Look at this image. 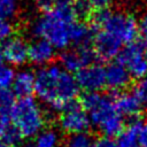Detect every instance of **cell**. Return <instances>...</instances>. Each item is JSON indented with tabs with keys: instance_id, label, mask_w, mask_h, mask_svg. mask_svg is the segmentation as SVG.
Wrapping results in <instances>:
<instances>
[{
	"instance_id": "6da1fadb",
	"label": "cell",
	"mask_w": 147,
	"mask_h": 147,
	"mask_svg": "<svg viewBox=\"0 0 147 147\" xmlns=\"http://www.w3.org/2000/svg\"><path fill=\"white\" fill-rule=\"evenodd\" d=\"M34 75V93L52 109L62 111L67 105L76 101L80 88L75 76L62 69L61 65L41 67Z\"/></svg>"
},
{
	"instance_id": "7a4b0ae2",
	"label": "cell",
	"mask_w": 147,
	"mask_h": 147,
	"mask_svg": "<svg viewBox=\"0 0 147 147\" xmlns=\"http://www.w3.org/2000/svg\"><path fill=\"white\" fill-rule=\"evenodd\" d=\"M76 21L71 7L57 6L37 18L31 26V32L38 39L51 42L55 49L67 48L70 41V26Z\"/></svg>"
},
{
	"instance_id": "3957f363",
	"label": "cell",
	"mask_w": 147,
	"mask_h": 147,
	"mask_svg": "<svg viewBox=\"0 0 147 147\" xmlns=\"http://www.w3.org/2000/svg\"><path fill=\"white\" fill-rule=\"evenodd\" d=\"M10 119L23 138H31L39 134L45 125V115L39 103L32 96L16 100L10 113Z\"/></svg>"
},
{
	"instance_id": "277c9868",
	"label": "cell",
	"mask_w": 147,
	"mask_h": 147,
	"mask_svg": "<svg viewBox=\"0 0 147 147\" xmlns=\"http://www.w3.org/2000/svg\"><path fill=\"white\" fill-rule=\"evenodd\" d=\"M80 105L87 111L91 123L98 129L121 116L115 105V98L110 94H101L99 92L85 93L82 96Z\"/></svg>"
},
{
	"instance_id": "5b68a950",
	"label": "cell",
	"mask_w": 147,
	"mask_h": 147,
	"mask_svg": "<svg viewBox=\"0 0 147 147\" xmlns=\"http://www.w3.org/2000/svg\"><path fill=\"white\" fill-rule=\"evenodd\" d=\"M100 30H105L118 39L123 45L136 41L139 33V23L132 14L125 11H110Z\"/></svg>"
},
{
	"instance_id": "8992f818",
	"label": "cell",
	"mask_w": 147,
	"mask_h": 147,
	"mask_svg": "<svg viewBox=\"0 0 147 147\" xmlns=\"http://www.w3.org/2000/svg\"><path fill=\"white\" fill-rule=\"evenodd\" d=\"M117 57V61L127 69L131 77L137 79L147 77V45L144 41L127 44Z\"/></svg>"
},
{
	"instance_id": "52a82bcc",
	"label": "cell",
	"mask_w": 147,
	"mask_h": 147,
	"mask_svg": "<svg viewBox=\"0 0 147 147\" xmlns=\"http://www.w3.org/2000/svg\"><path fill=\"white\" fill-rule=\"evenodd\" d=\"M59 122L61 129L69 134L87 132L91 125V119L87 111L80 103L76 101L67 105L63 108Z\"/></svg>"
},
{
	"instance_id": "ba28073f",
	"label": "cell",
	"mask_w": 147,
	"mask_h": 147,
	"mask_svg": "<svg viewBox=\"0 0 147 147\" xmlns=\"http://www.w3.org/2000/svg\"><path fill=\"white\" fill-rule=\"evenodd\" d=\"M95 52L91 45L67 49L60 55V65L70 74H76L83 68L94 63Z\"/></svg>"
},
{
	"instance_id": "9c48e42d",
	"label": "cell",
	"mask_w": 147,
	"mask_h": 147,
	"mask_svg": "<svg viewBox=\"0 0 147 147\" xmlns=\"http://www.w3.org/2000/svg\"><path fill=\"white\" fill-rule=\"evenodd\" d=\"M79 88L85 93L100 92L106 86V68L98 63H92L75 74Z\"/></svg>"
},
{
	"instance_id": "30bf717a",
	"label": "cell",
	"mask_w": 147,
	"mask_h": 147,
	"mask_svg": "<svg viewBox=\"0 0 147 147\" xmlns=\"http://www.w3.org/2000/svg\"><path fill=\"white\" fill-rule=\"evenodd\" d=\"M93 49L96 59L110 61L118 56L122 51V42L105 30H96L93 37Z\"/></svg>"
},
{
	"instance_id": "8fae6325",
	"label": "cell",
	"mask_w": 147,
	"mask_h": 147,
	"mask_svg": "<svg viewBox=\"0 0 147 147\" xmlns=\"http://www.w3.org/2000/svg\"><path fill=\"white\" fill-rule=\"evenodd\" d=\"M28 51L29 45L23 38L18 36H13L6 41H3L1 47V53L3 55L5 61L15 67L22 65L29 60Z\"/></svg>"
},
{
	"instance_id": "7c38bea8",
	"label": "cell",
	"mask_w": 147,
	"mask_h": 147,
	"mask_svg": "<svg viewBox=\"0 0 147 147\" xmlns=\"http://www.w3.org/2000/svg\"><path fill=\"white\" fill-rule=\"evenodd\" d=\"M55 57V47L45 39H36L29 44L28 59L36 65H48Z\"/></svg>"
},
{
	"instance_id": "4fadbf2b",
	"label": "cell",
	"mask_w": 147,
	"mask_h": 147,
	"mask_svg": "<svg viewBox=\"0 0 147 147\" xmlns=\"http://www.w3.org/2000/svg\"><path fill=\"white\" fill-rule=\"evenodd\" d=\"M131 75L127 69L118 61L111 62L106 68V85L114 92L126 88L131 83Z\"/></svg>"
},
{
	"instance_id": "5bb4252c",
	"label": "cell",
	"mask_w": 147,
	"mask_h": 147,
	"mask_svg": "<svg viewBox=\"0 0 147 147\" xmlns=\"http://www.w3.org/2000/svg\"><path fill=\"white\" fill-rule=\"evenodd\" d=\"M114 98H115L116 108L122 116H126L127 118H130L140 115L142 106L133 93L121 92L114 95Z\"/></svg>"
},
{
	"instance_id": "9a60e30c",
	"label": "cell",
	"mask_w": 147,
	"mask_h": 147,
	"mask_svg": "<svg viewBox=\"0 0 147 147\" xmlns=\"http://www.w3.org/2000/svg\"><path fill=\"white\" fill-rule=\"evenodd\" d=\"M34 83L36 75L30 70H21L16 72L14 83H13V92L18 98L31 96L34 92Z\"/></svg>"
},
{
	"instance_id": "2e32d148",
	"label": "cell",
	"mask_w": 147,
	"mask_h": 147,
	"mask_svg": "<svg viewBox=\"0 0 147 147\" xmlns=\"http://www.w3.org/2000/svg\"><path fill=\"white\" fill-rule=\"evenodd\" d=\"M92 29L82 21H75L70 26V41L76 47L87 46L93 41Z\"/></svg>"
},
{
	"instance_id": "e0dca14e",
	"label": "cell",
	"mask_w": 147,
	"mask_h": 147,
	"mask_svg": "<svg viewBox=\"0 0 147 147\" xmlns=\"http://www.w3.org/2000/svg\"><path fill=\"white\" fill-rule=\"evenodd\" d=\"M95 140L87 132L70 134L65 141L64 147H94Z\"/></svg>"
},
{
	"instance_id": "ac0fdd59",
	"label": "cell",
	"mask_w": 147,
	"mask_h": 147,
	"mask_svg": "<svg viewBox=\"0 0 147 147\" xmlns=\"http://www.w3.org/2000/svg\"><path fill=\"white\" fill-rule=\"evenodd\" d=\"M71 9L78 20H90L94 11V7L90 0H75Z\"/></svg>"
},
{
	"instance_id": "d6986e66",
	"label": "cell",
	"mask_w": 147,
	"mask_h": 147,
	"mask_svg": "<svg viewBox=\"0 0 147 147\" xmlns=\"http://www.w3.org/2000/svg\"><path fill=\"white\" fill-rule=\"evenodd\" d=\"M59 137L53 130H44L41 131L34 142L36 147H57Z\"/></svg>"
},
{
	"instance_id": "ffe728a7",
	"label": "cell",
	"mask_w": 147,
	"mask_h": 147,
	"mask_svg": "<svg viewBox=\"0 0 147 147\" xmlns=\"http://www.w3.org/2000/svg\"><path fill=\"white\" fill-rule=\"evenodd\" d=\"M16 103V95L13 90H0V111L5 114L11 113Z\"/></svg>"
},
{
	"instance_id": "44dd1931",
	"label": "cell",
	"mask_w": 147,
	"mask_h": 147,
	"mask_svg": "<svg viewBox=\"0 0 147 147\" xmlns=\"http://www.w3.org/2000/svg\"><path fill=\"white\" fill-rule=\"evenodd\" d=\"M16 72L11 67L3 65L0 69V90H7L13 86Z\"/></svg>"
},
{
	"instance_id": "7402d4cb",
	"label": "cell",
	"mask_w": 147,
	"mask_h": 147,
	"mask_svg": "<svg viewBox=\"0 0 147 147\" xmlns=\"http://www.w3.org/2000/svg\"><path fill=\"white\" fill-rule=\"evenodd\" d=\"M132 93L137 96V99L139 100L141 106L147 108V77L138 79L137 84L133 87Z\"/></svg>"
},
{
	"instance_id": "603a6c76",
	"label": "cell",
	"mask_w": 147,
	"mask_h": 147,
	"mask_svg": "<svg viewBox=\"0 0 147 147\" xmlns=\"http://www.w3.org/2000/svg\"><path fill=\"white\" fill-rule=\"evenodd\" d=\"M17 10V0H0V18L9 20Z\"/></svg>"
},
{
	"instance_id": "cb8c5ba5",
	"label": "cell",
	"mask_w": 147,
	"mask_h": 147,
	"mask_svg": "<svg viewBox=\"0 0 147 147\" xmlns=\"http://www.w3.org/2000/svg\"><path fill=\"white\" fill-rule=\"evenodd\" d=\"M22 138H23V136L21 134V132L14 125H10L8 127V130L3 133V136L0 139H2L5 142L10 145L11 147H16L22 141Z\"/></svg>"
},
{
	"instance_id": "d4e9b609",
	"label": "cell",
	"mask_w": 147,
	"mask_h": 147,
	"mask_svg": "<svg viewBox=\"0 0 147 147\" xmlns=\"http://www.w3.org/2000/svg\"><path fill=\"white\" fill-rule=\"evenodd\" d=\"M14 26L9 20L0 18V41H6L10 37H13Z\"/></svg>"
},
{
	"instance_id": "484cf974",
	"label": "cell",
	"mask_w": 147,
	"mask_h": 147,
	"mask_svg": "<svg viewBox=\"0 0 147 147\" xmlns=\"http://www.w3.org/2000/svg\"><path fill=\"white\" fill-rule=\"evenodd\" d=\"M37 7L42 11H49L54 9L57 5V0H34Z\"/></svg>"
},
{
	"instance_id": "4316f807",
	"label": "cell",
	"mask_w": 147,
	"mask_h": 147,
	"mask_svg": "<svg viewBox=\"0 0 147 147\" xmlns=\"http://www.w3.org/2000/svg\"><path fill=\"white\" fill-rule=\"evenodd\" d=\"M10 115L9 114H5L0 111V138L3 136V133L8 130V127L10 126Z\"/></svg>"
},
{
	"instance_id": "83f0119b",
	"label": "cell",
	"mask_w": 147,
	"mask_h": 147,
	"mask_svg": "<svg viewBox=\"0 0 147 147\" xmlns=\"http://www.w3.org/2000/svg\"><path fill=\"white\" fill-rule=\"evenodd\" d=\"M94 147H118V145H117V141H115L113 138L102 137L95 141Z\"/></svg>"
},
{
	"instance_id": "f1b7e54d",
	"label": "cell",
	"mask_w": 147,
	"mask_h": 147,
	"mask_svg": "<svg viewBox=\"0 0 147 147\" xmlns=\"http://www.w3.org/2000/svg\"><path fill=\"white\" fill-rule=\"evenodd\" d=\"M138 144L141 147H147V122H144L138 134Z\"/></svg>"
},
{
	"instance_id": "f546056e",
	"label": "cell",
	"mask_w": 147,
	"mask_h": 147,
	"mask_svg": "<svg viewBox=\"0 0 147 147\" xmlns=\"http://www.w3.org/2000/svg\"><path fill=\"white\" fill-rule=\"evenodd\" d=\"M139 33L141 34L144 42H147V11L142 15L139 22Z\"/></svg>"
},
{
	"instance_id": "4dcf8cb0",
	"label": "cell",
	"mask_w": 147,
	"mask_h": 147,
	"mask_svg": "<svg viewBox=\"0 0 147 147\" xmlns=\"http://www.w3.org/2000/svg\"><path fill=\"white\" fill-rule=\"evenodd\" d=\"M90 1L95 9H101V8H108V6L111 3L113 0H90Z\"/></svg>"
},
{
	"instance_id": "1f68e13d",
	"label": "cell",
	"mask_w": 147,
	"mask_h": 147,
	"mask_svg": "<svg viewBox=\"0 0 147 147\" xmlns=\"http://www.w3.org/2000/svg\"><path fill=\"white\" fill-rule=\"evenodd\" d=\"M75 2V0H57V6H62V7H71V5Z\"/></svg>"
},
{
	"instance_id": "d6a6232c",
	"label": "cell",
	"mask_w": 147,
	"mask_h": 147,
	"mask_svg": "<svg viewBox=\"0 0 147 147\" xmlns=\"http://www.w3.org/2000/svg\"><path fill=\"white\" fill-rule=\"evenodd\" d=\"M3 62H5V59H3V55H2V53L0 51V69L3 67Z\"/></svg>"
},
{
	"instance_id": "836d02e7",
	"label": "cell",
	"mask_w": 147,
	"mask_h": 147,
	"mask_svg": "<svg viewBox=\"0 0 147 147\" xmlns=\"http://www.w3.org/2000/svg\"><path fill=\"white\" fill-rule=\"evenodd\" d=\"M0 147H11L10 145H8L7 142H5L2 139H0Z\"/></svg>"
},
{
	"instance_id": "e575fe53",
	"label": "cell",
	"mask_w": 147,
	"mask_h": 147,
	"mask_svg": "<svg viewBox=\"0 0 147 147\" xmlns=\"http://www.w3.org/2000/svg\"><path fill=\"white\" fill-rule=\"evenodd\" d=\"M22 147H36V146H34V144H25Z\"/></svg>"
},
{
	"instance_id": "d590c367",
	"label": "cell",
	"mask_w": 147,
	"mask_h": 147,
	"mask_svg": "<svg viewBox=\"0 0 147 147\" xmlns=\"http://www.w3.org/2000/svg\"><path fill=\"white\" fill-rule=\"evenodd\" d=\"M134 147H141V146H140V145L138 144V145H137V146H134Z\"/></svg>"
},
{
	"instance_id": "8d00e7d4",
	"label": "cell",
	"mask_w": 147,
	"mask_h": 147,
	"mask_svg": "<svg viewBox=\"0 0 147 147\" xmlns=\"http://www.w3.org/2000/svg\"><path fill=\"white\" fill-rule=\"evenodd\" d=\"M145 44H146V45H147V42H145Z\"/></svg>"
}]
</instances>
